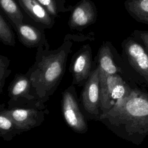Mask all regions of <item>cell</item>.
<instances>
[{"label":"cell","instance_id":"cell-1","mask_svg":"<svg viewBox=\"0 0 148 148\" xmlns=\"http://www.w3.org/2000/svg\"><path fill=\"white\" fill-rule=\"evenodd\" d=\"M99 121L118 137L139 145L148 136V93L137 88L119 101Z\"/></svg>","mask_w":148,"mask_h":148},{"label":"cell","instance_id":"cell-2","mask_svg":"<svg viewBox=\"0 0 148 148\" xmlns=\"http://www.w3.org/2000/svg\"><path fill=\"white\" fill-rule=\"evenodd\" d=\"M72 46L71 40L64 38L63 43L56 49L51 50L49 43L37 48L34 63L27 73L38 100L45 103L58 88Z\"/></svg>","mask_w":148,"mask_h":148},{"label":"cell","instance_id":"cell-3","mask_svg":"<svg viewBox=\"0 0 148 148\" xmlns=\"http://www.w3.org/2000/svg\"><path fill=\"white\" fill-rule=\"evenodd\" d=\"M0 111L8 115L22 133L40 126L49 113L45 103L38 99L12 107L2 103Z\"/></svg>","mask_w":148,"mask_h":148},{"label":"cell","instance_id":"cell-4","mask_svg":"<svg viewBox=\"0 0 148 148\" xmlns=\"http://www.w3.org/2000/svg\"><path fill=\"white\" fill-rule=\"evenodd\" d=\"M61 106L63 118L68 126L76 133H86L87 120L80 106L75 86L72 84L63 91Z\"/></svg>","mask_w":148,"mask_h":148},{"label":"cell","instance_id":"cell-5","mask_svg":"<svg viewBox=\"0 0 148 148\" xmlns=\"http://www.w3.org/2000/svg\"><path fill=\"white\" fill-rule=\"evenodd\" d=\"M79 102L87 120L99 121L101 114L100 86L99 68L96 62L88 80L83 86Z\"/></svg>","mask_w":148,"mask_h":148},{"label":"cell","instance_id":"cell-6","mask_svg":"<svg viewBox=\"0 0 148 148\" xmlns=\"http://www.w3.org/2000/svg\"><path fill=\"white\" fill-rule=\"evenodd\" d=\"M123 58L139 76V82L148 88V54L143 45L132 36L122 43Z\"/></svg>","mask_w":148,"mask_h":148},{"label":"cell","instance_id":"cell-7","mask_svg":"<svg viewBox=\"0 0 148 148\" xmlns=\"http://www.w3.org/2000/svg\"><path fill=\"white\" fill-rule=\"evenodd\" d=\"M92 70V49L90 45H83L73 56L69 66L72 84L83 86Z\"/></svg>","mask_w":148,"mask_h":148},{"label":"cell","instance_id":"cell-8","mask_svg":"<svg viewBox=\"0 0 148 148\" xmlns=\"http://www.w3.org/2000/svg\"><path fill=\"white\" fill-rule=\"evenodd\" d=\"M8 92L9 97L8 107L21 105L38 99L34 94L32 82L27 73L15 75L9 84Z\"/></svg>","mask_w":148,"mask_h":148},{"label":"cell","instance_id":"cell-9","mask_svg":"<svg viewBox=\"0 0 148 148\" xmlns=\"http://www.w3.org/2000/svg\"><path fill=\"white\" fill-rule=\"evenodd\" d=\"M97 9L91 0H81L72 6L68 21L71 30L82 31L94 24L97 19Z\"/></svg>","mask_w":148,"mask_h":148},{"label":"cell","instance_id":"cell-10","mask_svg":"<svg viewBox=\"0 0 148 148\" xmlns=\"http://www.w3.org/2000/svg\"><path fill=\"white\" fill-rule=\"evenodd\" d=\"M14 30L19 41L29 48H38L48 44L45 34L42 28L26 23L20 24Z\"/></svg>","mask_w":148,"mask_h":148},{"label":"cell","instance_id":"cell-11","mask_svg":"<svg viewBox=\"0 0 148 148\" xmlns=\"http://www.w3.org/2000/svg\"><path fill=\"white\" fill-rule=\"evenodd\" d=\"M21 8L34 21L46 28H51L55 23L53 17L37 0H16Z\"/></svg>","mask_w":148,"mask_h":148},{"label":"cell","instance_id":"cell-12","mask_svg":"<svg viewBox=\"0 0 148 148\" xmlns=\"http://www.w3.org/2000/svg\"><path fill=\"white\" fill-rule=\"evenodd\" d=\"M124 6L135 20L148 25V0H126Z\"/></svg>","mask_w":148,"mask_h":148},{"label":"cell","instance_id":"cell-13","mask_svg":"<svg viewBox=\"0 0 148 148\" xmlns=\"http://www.w3.org/2000/svg\"><path fill=\"white\" fill-rule=\"evenodd\" d=\"M0 9L7 17L14 29L23 23L24 15L17 1L0 0Z\"/></svg>","mask_w":148,"mask_h":148},{"label":"cell","instance_id":"cell-14","mask_svg":"<svg viewBox=\"0 0 148 148\" xmlns=\"http://www.w3.org/2000/svg\"><path fill=\"white\" fill-rule=\"evenodd\" d=\"M21 134L22 132L17 128L12 119L0 111V137L5 140L9 141Z\"/></svg>","mask_w":148,"mask_h":148},{"label":"cell","instance_id":"cell-15","mask_svg":"<svg viewBox=\"0 0 148 148\" xmlns=\"http://www.w3.org/2000/svg\"><path fill=\"white\" fill-rule=\"evenodd\" d=\"M53 17L60 13L71 12L72 6L66 5L65 0H37Z\"/></svg>","mask_w":148,"mask_h":148},{"label":"cell","instance_id":"cell-16","mask_svg":"<svg viewBox=\"0 0 148 148\" xmlns=\"http://www.w3.org/2000/svg\"><path fill=\"white\" fill-rule=\"evenodd\" d=\"M0 41L4 45L14 46L15 35L11 27L0 13Z\"/></svg>","mask_w":148,"mask_h":148},{"label":"cell","instance_id":"cell-17","mask_svg":"<svg viewBox=\"0 0 148 148\" xmlns=\"http://www.w3.org/2000/svg\"><path fill=\"white\" fill-rule=\"evenodd\" d=\"M10 63V60L8 57L0 54V95L3 92L6 78L12 72V70L9 69Z\"/></svg>","mask_w":148,"mask_h":148},{"label":"cell","instance_id":"cell-18","mask_svg":"<svg viewBox=\"0 0 148 148\" xmlns=\"http://www.w3.org/2000/svg\"><path fill=\"white\" fill-rule=\"evenodd\" d=\"M131 36L143 45L148 54V30H134Z\"/></svg>","mask_w":148,"mask_h":148},{"label":"cell","instance_id":"cell-19","mask_svg":"<svg viewBox=\"0 0 148 148\" xmlns=\"http://www.w3.org/2000/svg\"><path fill=\"white\" fill-rule=\"evenodd\" d=\"M65 39L74 42H83L85 40H94L95 39V34L94 32H91L87 34H80V35H71L67 34L64 37Z\"/></svg>","mask_w":148,"mask_h":148}]
</instances>
